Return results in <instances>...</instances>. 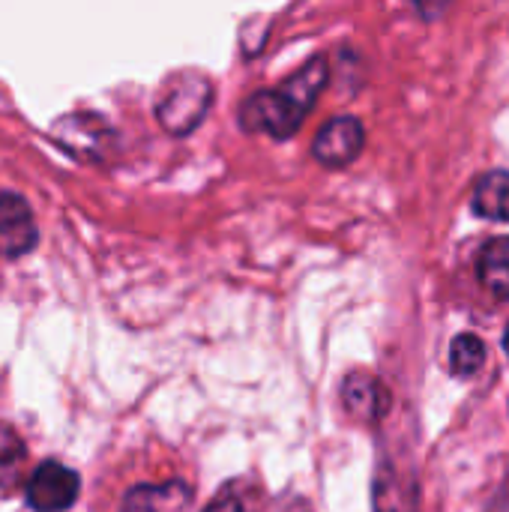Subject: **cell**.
I'll return each instance as SVG.
<instances>
[{
  "label": "cell",
  "instance_id": "7a4b0ae2",
  "mask_svg": "<svg viewBox=\"0 0 509 512\" xmlns=\"http://www.w3.org/2000/svg\"><path fill=\"white\" fill-rule=\"evenodd\" d=\"M213 105V84L207 75L201 72H177L171 75L156 99V117L162 123V129H168L171 135H186L192 132L204 114Z\"/></svg>",
  "mask_w": 509,
  "mask_h": 512
},
{
  "label": "cell",
  "instance_id": "9c48e42d",
  "mask_svg": "<svg viewBox=\"0 0 509 512\" xmlns=\"http://www.w3.org/2000/svg\"><path fill=\"white\" fill-rule=\"evenodd\" d=\"M477 276L495 297L509 300V237H495L483 246Z\"/></svg>",
  "mask_w": 509,
  "mask_h": 512
},
{
  "label": "cell",
  "instance_id": "30bf717a",
  "mask_svg": "<svg viewBox=\"0 0 509 512\" xmlns=\"http://www.w3.org/2000/svg\"><path fill=\"white\" fill-rule=\"evenodd\" d=\"M24 465H27V447L21 435L9 423H0V498L12 495L21 486Z\"/></svg>",
  "mask_w": 509,
  "mask_h": 512
},
{
  "label": "cell",
  "instance_id": "5b68a950",
  "mask_svg": "<svg viewBox=\"0 0 509 512\" xmlns=\"http://www.w3.org/2000/svg\"><path fill=\"white\" fill-rule=\"evenodd\" d=\"M363 144H366V129L357 117H333L315 135L312 156L327 168H345L360 156Z\"/></svg>",
  "mask_w": 509,
  "mask_h": 512
},
{
  "label": "cell",
  "instance_id": "6da1fadb",
  "mask_svg": "<svg viewBox=\"0 0 509 512\" xmlns=\"http://www.w3.org/2000/svg\"><path fill=\"white\" fill-rule=\"evenodd\" d=\"M327 78V60H309L294 78L282 81L279 87L252 93L240 108V126L246 132H264L276 141L291 138L303 126L306 114L315 108L318 93L327 87Z\"/></svg>",
  "mask_w": 509,
  "mask_h": 512
},
{
  "label": "cell",
  "instance_id": "52a82bcc",
  "mask_svg": "<svg viewBox=\"0 0 509 512\" xmlns=\"http://www.w3.org/2000/svg\"><path fill=\"white\" fill-rule=\"evenodd\" d=\"M189 504H192V492L186 483L138 486L126 495L123 512H186Z\"/></svg>",
  "mask_w": 509,
  "mask_h": 512
},
{
  "label": "cell",
  "instance_id": "ba28073f",
  "mask_svg": "<svg viewBox=\"0 0 509 512\" xmlns=\"http://www.w3.org/2000/svg\"><path fill=\"white\" fill-rule=\"evenodd\" d=\"M471 207L483 219L509 222V174L507 171H489L477 180Z\"/></svg>",
  "mask_w": 509,
  "mask_h": 512
},
{
  "label": "cell",
  "instance_id": "8992f818",
  "mask_svg": "<svg viewBox=\"0 0 509 512\" xmlns=\"http://www.w3.org/2000/svg\"><path fill=\"white\" fill-rule=\"evenodd\" d=\"M39 243L30 204L15 192H0V258H21Z\"/></svg>",
  "mask_w": 509,
  "mask_h": 512
},
{
  "label": "cell",
  "instance_id": "277c9868",
  "mask_svg": "<svg viewBox=\"0 0 509 512\" xmlns=\"http://www.w3.org/2000/svg\"><path fill=\"white\" fill-rule=\"evenodd\" d=\"M51 135H54V141L66 153H72L75 159H87V162L105 159V153L114 144V132L96 114H69V117H60L54 123Z\"/></svg>",
  "mask_w": 509,
  "mask_h": 512
},
{
  "label": "cell",
  "instance_id": "4fadbf2b",
  "mask_svg": "<svg viewBox=\"0 0 509 512\" xmlns=\"http://www.w3.org/2000/svg\"><path fill=\"white\" fill-rule=\"evenodd\" d=\"M375 396H381L378 384L375 381H360V378H351L348 387H345V402L354 414H363V417H372L378 414L381 402H375Z\"/></svg>",
  "mask_w": 509,
  "mask_h": 512
},
{
  "label": "cell",
  "instance_id": "7c38bea8",
  "mask_svg": "<svg viewBox=\"0 0 509 512\" xmlns=\"http://www.w3.org/2000/svg\"><path fill=\"white\" fill-rule=\"evenodd\" d=\"M483 363H486V345L477 336L465 333V336L453 339V345H450V372L456 378L477 375L483 369Z\"/></svg>",
  "mask_w": 509,
  "mask_h": 512
},
{
  "label": "cell",
  "instance_id": "3957f363",
  "mask_svg": "<svg viewBox=\"0 0 509 512\" xmlns=\"http://www.w3.org/2000/svg\"><path fill=\"white\" fill-rule=\"evenodd\" d=\"M81 492V480L72 468L60 462H42L24 483V498L30 510L63 512L75 504Z\"/></svg>",
  "mask_w": 509,
  "mask_h": 512
},
{
  "label": "cell",
  "instance_id": "5bb4252c",
  "mask_svg": "<svg viewBox=\"0 0 509 512\" xmlns=\"http://www.w3.org/2000/svg\"><path fill=\"white\" fill-rule=\"evenodd\" d=\"M504 351L509 354V327H507V333H504Z\"/></svg>",
  "mask_w": 509,
  "mask_h": 512
},
{
  "label": "cell",
  "instance_id": "8fae6325",
  "mask_svg": "<svg viewBox=\"0 0 509 512\" xmlns=\"http://www.w3.org/2000/svg\"><path fill=\"white\" fill-rule=\"evenodd\" d=\"M264 492L249 480H231L204 512H261Z\"/></svg>",
  "mask_w": 509,
  "mask_h": 512
}]
</instances>
